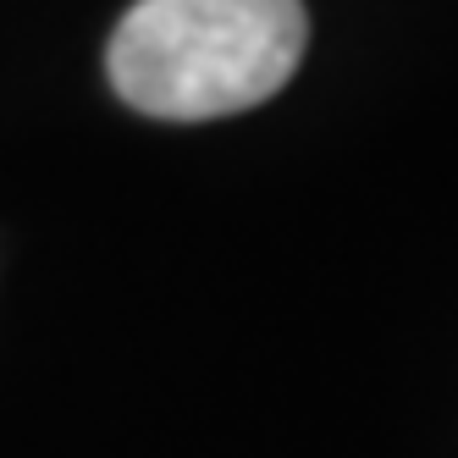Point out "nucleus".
Returning <instances> with one entry per match:
<instances>
[{
	"label": "nucleus",
	"instance_id": "f257e3e1",
	"mask_svg": "<svg viewBox=\"0 0 458 458\" xmlns=\"http://www.w3.org/2000/svg\"><path fill=\"white\" fill-rule=\"evenodd\" d=\"M299 0H139L111 39V83L160 122L249 111L299 72Z\"/></svg>",
	"mask_w": 458,
	"mask_h": 458
}]
</instances>
